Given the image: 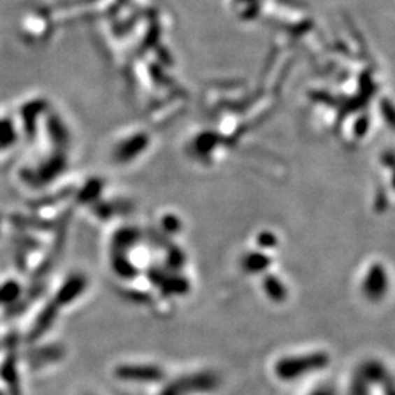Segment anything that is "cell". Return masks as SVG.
<instances>
[{
	"mask_svg": "<svg viewBox=\"0 0 395 395\" xmlns=\"http://www.w3.org/2000/svg\"><path fill=\"white\" fill-rule=\"evenodd\" d=\"M329 356L325 352H310L303 354L284 356L274 365L275 376L281 381H296L316 373L329 365Z\"/></svg>",
	"mask_w": 395,
	"mask_h": 395,
	"instance_id": "obj_1",
	"label": "cell"
},
{
	"mask_svg": "<svg viewBox=\"0 0 395 395\" xmlns=\"http://www.w3.org/2000/svg\"><path fill=\"white\" fill-rule=\"evenodd\" d=\"M220 379L213 372H196L182 375L167 384L158 395H192L205 394L217 389Z\"/></svg>",
	"mask_w": 395,
	"mask_h": 395,
	"instance_id": "obj_2",
	"label": "cell"
},
{
	"mask_svg": "<svg viewBox=\"0 0 395 395\" xmlns=\"http://www.w3.org/2000/svg\"><path fill=\"white\" fill-rule=\"evenodd\" d=\"M391 382L392 379L389 378L387 368L382 365V363L378 360H369L361 363L359 369L356 371L352 379L350 395H369L372 387L378 384H382L384 387H387Z\"/></svg>",
	"mask_w": 395,
	"mask_h": 395,
	"instance_id": "obj_3",
	"label": "cell"
},
{
	"mask_svg": "<svg viewBox=\"0 0 395 395\" xmlns=\"http://www.w3.org/2000/svg\"><path fill=\"white\" fill-rule=\"evenodd\" d=\"M115 375L120 381L150 384L160 382L164 378V371L157 365H148V363H124L116 368Z\"/></svg>",
	"mask_w": 395,
	"mask_h": 395,
	"instance_id": "obj_4",
	"label": "cell"
},
{
	"mask_svg": "<svg viewBox=\"0 0 395 395\" xmlns=\"http://www.w3.org/2000/svg\"><path fill=\"white\" fill-rule=\"evenodd\" d=\"M388 289V277L382 268H372L368 273L365 282H363V293L365 296L372 300V302H378L381 300Z\"/></svg>",
	"mask_w": 395,
	"mask_h": 395,
	"instance_id": "obj_5",
	"label": "cell"
},
{
	"mask_svg": "<svg viewBox=\"0 0 395 395\" xmlns=\"http://www.w3.org/2000/svg\"><path fill=\"white\" fill-rule=\"evenodd\" d=\"M87 289V280L82 275H73L69 280L62 284V287L59 289L55 302L59 308L68 306L73 303V300H76L79 296L84 293Z\"/></svg>",
	"mask_w": 395,
	"mask_h": 395,
	"instance_id": "obj_6",
	"label": "cell"
},
{
	"mask_svg": "<svg viewBox=\"0 0 395 395\" xmlns=\"http://www.w3.org/2000/svg\"><path fill=\"white\" fill-rule=\"evenodd\" d=\"M59 306L56 305L55 300H52L50 303H47V306L41 310V313L38 315V318L36 321V325L31 329V333L28 336L29 341H36L38 340L43 334H45L49 331L55 322V319L57 318V312H59Z\"/></svg>",
	"mask_w": 395,
	"mask_h": 395,
	"instance_id": "obj_7",
	"label": "cell"
},
{
	"mask_svg": "<svg viewBox=\"0 0 395 395\" xmlns=\"http://www.w3.org/2000/svg\"><path fill=\"white\" fill-rule=\"evenodd\" d=\"M264 290L265 294L275 303H281L282 300L287 299V289L277 277H268L264 281Z\"/></svg>",
	"mask_w": 395,
	"mask_h": 395,
	"instance_id": "obj_8",
	"label": "cell"
},
{
	"mask_svg": "<svg viewBox=\"0 0 395 395\" xmlns=\"http://www.w3.org/2000/svg\"><path fill=\"white\" fill-rule=\"evenodd\" d=\"M2 375L5 378V381L8 382V385L10 387L13 395L20 394V385H18V373H17V368H15V359L10 354L9 357H6L5 365L2 368Z\"/></svg>",
	"mask_w": 395,
	"mask_h": 395,
	"instance_id": "obj_9",
	"label": "cell"
},
{
	"mask_svg": "<svg viewBox=\"0 0 395 395\" xmlns=\"http://www.w3.org/2000/svg\"><path fill=\"white\" fill-rule=\"evenodd\" d=\"M20 296V287L15 282H6L0 287V303L8 305L13 303V300H17Z\"/></svg>",
	"mask_w": 395,
	"mask_h": 395,
	"instance_id": "obj_10",
	"label": "cell"
},
{
	"mask_svg": "<svg viewBox=\"0 0 395 395\" xmlns=\"http://www.w3.org/2000/svg\"><path fill=\"white\" fill-rule=\"evenodd\" d=\"M309 395H337V391L334 387L331 385H325V387H319L316 388L315 391H312Z\"/></svg>",
	"mask_w": 395,
	"mask_h": 395,
	"instance_id": "obj_11",
	"label": "cell"
},
{
	"mask_svg": "<svg viewBox=\"0 0 395 395\" xmlns=\"http://www.w3.org/2000/svg\"><path fill=\"white\" fill-rule=\"evenodd\" d=\"M0 395H2V394H0Z\"/></svg>",
	"mask_w": 395,
	"mask_h": 395,
	"instance_id": "obj_12",
	"label": "cell"
}]
</instances>
